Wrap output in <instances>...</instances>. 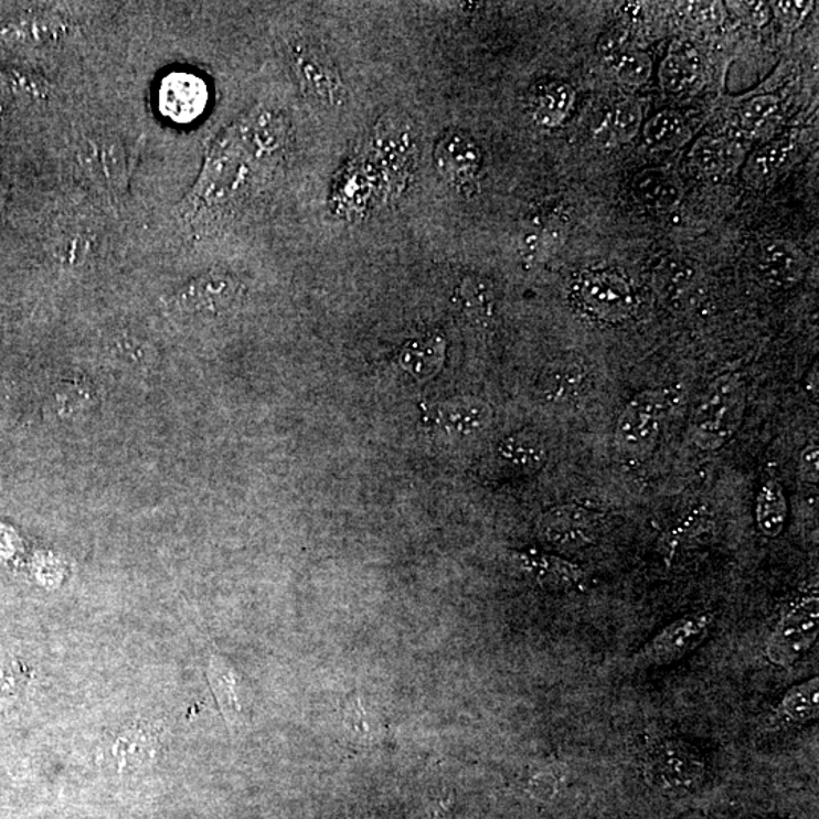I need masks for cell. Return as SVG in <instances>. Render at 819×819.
<instances>
[{
    "mask_svg": "<svg viewBox=\"0 0 819 819\" xmlns=\"http://www.w3.org/2000/svg\"><path fill=\"white\" fill-rule=\"evenodd\" d=\"M591 379L585 363L577 359L559 360L542 371L538 381L539 395L550 404H570L582 398Z\"/></svg>",
    "mask_w": 819,
    "mask_h": 819,
    "instance_id": "obj_14",
    "label": "cell"
},
{
    "mask_svg": "<svg viewBox=\"0 0 819 819\" xmlns=\"http://www.w3.org/2000/svg\"><path fill=\"white\" fill-rule=\"evenodd\" d=\"M445 359V340L440 336H427L412 340L398 355L401 369L416 380L432 379L439 371Z\"/></svg>",
    "mask_w": 819,
    "mask_h": 819,
    "instance_id": "obj_19",
    "label": "cell"
},
{
    "mask_svg": "<svg viewBox=\"0 0 819 819\" xmlns=\"http://www.w3.org/2000/svg\"><path fill=\"white\" fill-rule=\"evenodd\" d=\"M684 128H687V125H684L683 116L679 111L663 109L644 125L645 143L655 149L671 148V146L679 143V140L683 137Z\"/></svg>",
    "mask_w": 819,
    "mask_h": 819,
    "instance_id": "obj_28",
    "label": "cell"
},
{
    "mask_svg": "<svg viewBox=\"0 0 819 819\" xmlns=\"http://www.w3.org/2000/svg\"><path fill=\"white\" fill-rule=\"evenodd\" d=\"M819 715V679L794 684L785 692L776 709L778 720L793 725L808 724Z\"/></svg>",
    "mask_w": 819,
    "mask_h": 819,
    "instance_id": "obj_20",
    "label": "cell"
},
{
    "mask_svg": "<svg viewBox=\"0 0 819 819\" xmlns=\"http://www.w3.org/2000/svg\"><path fill=\"white\" fill-rule=\"evenodd\" d=\"M163 92H166V108L173 115L184 116L182 120L202 108L206 97L204 84L190 75H173L169 78Z\"/></svg>",
    "mask_w": 819,
    "mask_h": 819,
    "instance_id": "obj_25",
    "label": "cell"
},
{
    "mask_svg": "<svg viewBox=\"0 0 819 819\" xmlns=\"http://www.w3.org/2000/svg\"><path fill=\"white\" fill-rule=\"evenodd\" d=\"M798 474H800L802 482L817 488L819 474V446L817 440L810 442L802 449L800 464H798Z\"/></svg>",
    "mask_w": 819,
    "mask_h": 819,
    "instance_id": "obj_38",
    "label": "cell"
},
{
    "mask_svg": "<svg viewBox=\"0 0 819 819\" xmlns=\"http://www.w3.org/2000/svg\"><path fill=\"white\" fill-rule=\"evenodd\" d=\"M794 153V141L789 137H781L765 145L752 158H749L747 177L752 181H765L768 178L777 176L781 169L788 164L790 156Z\"/></svg>",
    "mask_w": 819,
    "mask_h": 819,
    "instance_id": "obj_27",
    "label": "cell"
},
{
    "mask_svg": "<svg viewBox=\"0 0 819 819\" xmlns=\"http://www.w3.org/2000/svg\"><path fill=\"white\" fill-rule=\"evenodd\" d=\"M747 392L736 374L717 376L709 384L692 416V442L703 451H716L732 440L744 421Z\"/></svg>",
    "mask_w": 819,
    "mask_h": 819,
    "instance_id": "obj_1",
    "label": "cell"
},
{
    "mask_svg": "<svg viewBox=\"0 0 819 819\" xmlns=\"http://www.w3.org/2000/svg\"><path fill=\"white\" fill-rule=\"evenodd\" d=\"M458 302L466 318L476 326H488L497 311V296L492 283L486 278L470 275L458 287Z\"/></svg>",
    "mask_w": 819,
    "mask_h": 819,
    "instance_id": "obj_22",
    "label": "cell"
},
{
    "mask_svg": "<svg viewBox=\"0 0 819 819\" xmlns=\"http://www.w3.org/2000/svg\"><path fill=\"white\" fill-rule=\"evenodd\" d=\"M602 517L585 506L555 507L539 522L542 539L559 550L574 551L591 545L597 539Z\"/></svg>",
    "mask_w": 819,
    "mask_h": 819,
    "instance_id": "obj_9",
    "label": "cell"
},
{
    "mask_svg": "<svg viewBox=\"0 0 819 819\" xmlns=\"http://www.w3.org/2000/svg\"><path fill=\"white\" fill-rule=\"evenodd\" d=\"M645 776L664 794L692 793L708 777V761L695 745L683 740H667L648 754Z\"/></svg>",
    "mask_w": 819,
    "mask_h": 819,
    "instance_id": "obj_2",
    "label": "cell"
},
{
    "mask_svg": "<svg viewBox=\"0 0 819 819\" xmlns=\"http://www.w3.org/2000/svg\"><path fill=\"white\" fill-rule=\"evenodd\" d=\"M703 61L691 42H677L669 49L659 68L660 84L672 96L691 93L701 79Z\"/></svg>",
    "mask_w": 819,
    "mask_h": 819,
    "instance_id": "obj_16",
    "label": "cell"
},
{
    "mask_svg": "<svg viewBox=\"0 0 819 819\" xmlns=\"http://www.w3.org/2000/svg\"><path fill=\"white\" fill-rule=\"evenodd\" d=\"M806 267L808 262L805 254L793 243L784 241L764 243L754 257L757 277L774 289L796 286L805 277Z\"/></svg>",
    "mask_w": 819,
    "mask_h": 819,
    "instance_id": "obj_12",
    "label": "cell"
},
{
    "mask_svg": "<svg viewBox=\"0 0 819 819\" xmlns=\"http://www.w3.org/2000/svg\"><path fill=\"white\" fill-rule=\"evenodd\" d=\"M0 93L28 103H42L51 95V85L34 72L6 68L0 71Z\"/></svg>",
    "mask_w": 819,
    "mask_h": 819,
    "instance_id": "obj_26",
    "label": "cell"
},
{
    "mask_svg": "<svg viewBox=\"0 0 819 819\" xmlns=\"http://www.w3.org/2000/svg\"><path fill=\"white\" fill-rule=\"evenodd\" d=\"M3 205H6V198H3L2 189H0V214H2Z\"/></svg>",
    "mask_w": 819,
    "mask_h": 819,
    "instance_id": "obj_42",
    "label": "cell"
},
{
    "mask_svg": "<svg viewBox=\"0 0 819 819\" xmlns=\"http://www.w3.org/2000/svg\"><path fill=\"white\" fill-rule=\"evenodd\" d=\"M575 92L563 81H542L530 92V111L538 125L543 128L559 127L570 115Z\"/></svg>",
    "mask_w": 819,
    "mask_h": 819,
    "instance_id": "obj_17",
    "label": "cell"
},
{
    "mask_svg": "<svg viewBox=\"0 0 819 819\" xmlns=\"http://www.w3.org/2000/svg\"><path fill=\"white\" fill-rule=\"evenodd\" d=\"M780 100L774 95H761L747 100L740 109V125L744 131L754 132L776 115Z\"/></svg>",
    "mask_w": 819,
    "mask_h": 819,
    "instance_id": "obj_33",
    "label": "cell"
},
{
    "mask_svg": "<svg viewBox=\"0 0 819 819\" xmlns=\"http://www.w3.org/2000/svg\"><path fill=\"white\" fill-rule=\"evenodd\" d=\"M656 286L669 301H680L692 290L693 269L679 259H669L657 272Z\"/></svg>",
    "mask_w": 819,
    "mask_h": 819,
    "instance_id": "obj_29",
    "label": "cell"
},
{
    "mask_svg": "<svg viewBox=\"0 0 819 819\" xmlns=\"http://www.w3.org/2000/svg\"><path fill=\"white\" fill-rule=\"evenodd\" d=\"M518 565L539 585L553 591H582L586 585V574L577 563L559 555L529 551L517 554Z\"/></svg>",
    "mask_w": 819,
    "mask_h": 819,
    "instance_id": "obj_13",
    "label": "cell"
},
{
    "mask_svg": "<svg viewBox=\"0 0 819 819\" xmlns=\"http://www.w3.org/2000/svg\"><path fill=\"white\" fill-rule=\"evenodd\" d=\"M498 456L512 468L531 472L545 464L546 448L538 433L518 432L501 442Z\"/></svg>",
    "mask_w": 819,
    "mask_h": 819,
    "instance_id": "obj_23",
    "label": "cell"
},
{
    "mask_svg": "<svg viewBox=\"0 0 819 819\" xmlns=\"http://www.w3.org/2000/svg\"><path fill=\"white\" fill-rule=\"evenodd\" d=\"M774 12L786 26H797L802 19L812 10V2H776L773 3Z\"/></svg>",
    "mask_w": 819,
    "mask_h": 819,
    "instance_id": "obj_39",
    "label": "cell"
},
{
    "mask_svg": "<svg viewBox=\"0 0 819 819\" xmlns=\"http://www.w3.org/2000/svg\"><path fill=\"white\" fill-rule=\"evenodd\" d=\"M631 194L639 204L655 210H671L679 205L681 188L667 169H645L631 182Z\"/></svg>",
    "mask_w": 819,
    "mask_h": 819,
    "instance_id": "obj_18",
    "label": "cell"
},
{
    "mask_svg": "<svg viewBox=\"0 0 819 819\" xmlns=\"http://www.w3.org/2000/svg\"><path fill=\"white\" fill-rule=\"evenodd\" d=\"M663 395L645 391L626 405L616 422L615 446L631 461L644 460L655 451L662 428Z\"/></svg>",
    "mask_w": 819,
    "mask_h": 819,
    "instance_id": "obj_5",
    "label": "cell"
},
{
    "mask_svg": "<svg viewBox=\"0 0 819 819\" xmlns=\"http://www.w3.org/2000/svg\"><path fill=\"white\" fill-rule=\"evenodd\" d=\"M819 635V598L805 595L790 606L766 642V657L776 667L796 664L817 642Z\"/></svg>",
    "mask_w": 819,
    "mask_h": 819,
    "instance_id": "obj_4",
    "label": "cell"
},
{
    "mask_svg": "<svg viewBox=\"0 0 819 819\" xmlns=\"http://www.w3.org/2000/svg\"><path fill=\"white\" fill-rule=\"evenodd\" d=\"M67 23L54 14H28L8 20L0 26V40L22 47H43L66 36Z\"/></svg>",
    "mask_w": 819,
    "mask_h": 819,
    "instance_id": "obj_15",
    "label": "cell"
},
{
    "mask_svg": "<svg viewBox=\"0 0 819 819\" xmlns=\"http://www.w3.org/2000/svg\"><path fill=\"white\" fill-rule=\"evenodd\" d=\"M631 34L627 28L616 26L614 30L606 31L599 36L597 44L598 55L607 63L615 64V61L630 51Z\"/></svg>",
    "mask_w": 819,
    "mask_h": 819,
    "instance_id": "obj_34",
    "label": "cell"
},
{
    "mask_svg": "<svg viewBox=\"0 0 819 819\" xmlns=\"http://www.w3.org/2000/svg\"><path fill=\"white\" fill-rule=\"evenodd\" d=\"M735 143L721 137H703L693 146L692 163L705 177H720L735 164Z\"/></svg>",
    "mask_w": 819,
    "mask_h": 819,
    "instance_id": "obj_24",
    "label": "cell"
},
{
    "mask_svg": "<svg viewBox=\"0 0 819 819\" xmlns=\"http://www.w3.org/2000/svg\"><path fill=\"white\" fill-rule=\"evenodd\" d=\"M344 725L348 732L359 740H371L374 735V727L359 701H348L344 705Z\"/></svg>",
    "mask_w": 819,
    "mask_h": 819,
    "instance_id": "obj_36",
    "label": "cell"
},
{
    "mask_svg": "<svg viewBox=\"0 0 819 819\" xmlns=\"http://www.w3.org/2000/svg\"><path fill=\"white\" fill-rule=\"evenodd\" d=\"M211 684L216 689L217 699L226 715L234 721L242 717V699L238 693V680L234 672L223 664L211 663Z\"/></svg>",
    "mask_w": 819,
    "mask_h": 819,
    "instance_id": "obj_30",
    "label": "cell"
},
{
    "mask_svg": "<svg viewBox=\"0 0 819 819\" xmlns=\"http://www.w3.org/2000/svg\"><path fill=\"white\" fill-rule=\"evenodd\" d=\"M26 684L23 668L18 662H0V705L18 699Z\"/></svg>",
    "mask_w": 819,
    "mask_h": 819,
    "instance_id": "obj_35",
    "label": "cell"
},
{
    "mask_svg": "<svg viewBox=\"0 0 819 819\" xmlns=\"http://www.w3.org/2000/svg\"><path fill=\"white\" fill-rule=\"evenodd\" d=\"M291 61L311 100L327 108H339L347 103V87L338 68L319 44L299 40L291 46Z\"/></svg>",
    "mask_w": 819,
    "mask_h": 819,
    "instance_id": "obj_7",
    "label": "cell"
},
{
    "mask_svg": "<svg viewBox=\"0 0 819 819\" xmlns=\"http://www.w3.org/2000/svg\"><path fill=\"white\" fill-rule=\"evenodd\" d=\"M492 422V408L480 400H457L424 408V424L453 436H474Z\"/></svg>",
    "mask_w": 819,
    "mask_h": 819,
    "instance_id": "obj_11",
    "label": "cell"
},
{
    "mask_svg": "<svg viewBox=\"0 0 819 819\" xmlns=\"http://www.w3.org/2000/svg\"><path fill=\"white\" fill-rule=\"evenodd\" d=\"M614 67L620 84L628 88H638L651 78L652 61L645 52L630 49L615 61Z\"/></svg>",
    "mask_w": 819,
    "mask_h": 819,
    "instance_id": "obj_31",
    "label": "cell"
},
{
    "mask_svg": "<svg viewBox=\"0 0 819 819\" xmlns=\"http://www.w3.org/2000/svg\"><path fill=\"white\" fill-rule=\"evenodd\" d=\"M91 249L92 242L91 238H88V235L72 234L67 235V237L60 243L59 254L60 257L66 262V265H79V263L91 254Z\"/></svg>",
    "mask_w": 819,
    "mask_h": 819,
    "instance_id": "obj_37",
    "label": "cell"
},
{
    "mask_svg": "<svg viewBox=\"0 0 819 819\" xmlns=\"http://www.w3.org/2000/svg\"><path fill=\"white\" fill-rule=\"evenodd\" d=\"M715 615L711 611H693L669 624L655 638L648 640L630 660L632 669L667 667L679 662L711 635Z\"/></svg>",
    "mask_w": 819,
    "mask_h": 819,
    "instance_id": "obj_3",
    "label": "cell"
},
{
    "mask_svg": "<svg viewBox=\"0 0 819 819\" xmlns=\"http://www.w3.org/2000/svg\"><path fill=\"white\" fill-rule=\"evenodd\" d=\"M243 284L234 275L211 270L192 279L170 298V307L184 316L216 318L241 304Z\"/></svg>",
    "mask_w": 819,
    "mask_h": 819,
    "instance_id": "obj_6",
    "label": "cell"
},
{
    "mask_svg": "<svg viewBox=\"0 0 819 819\" xmlns=\"http://www.w3.org/2000/svg\"><path fill=\"white\" fill-rule=\"evenodd\" d=\"M693 18L701 23H717L723 18L720 3H696L693 6Z\"/></svg>",
    "mask_w": 819,
    "mask_h": 819,
    "instance_id": "obj_40",
    "label": "cell"
},
{
    "mask_svg": "<svg viewBox=\"0 0 819 819\" xmlns=\"http://www.w3.org/2000/svg\"><path fill=\"white\" fill-rule=\"evenodd\" d=\"M577 295L586 310L607 322L630 318L636 308L631 284L614 272L597 270L586 274L579 279Z\"/></svg>",
    "mask_w": 819,
    "mask_h": 819,
    "instance_id": "obj_8",
    "label": "cell"
},
{
    "mask_svg": "<svg viewBox=\"0 0 819 819\" xmlns=\"http://www.w3.org/2000/svg\"><path fill=\"white\" fill-rule=\"evenodd\" d=\"M644 124L642 107L632 99L623 100L616 105L614 116H611V131L616 139L627 143L638 136Z\"/></svg>",
    "mask_w": 819,
    "mask_h": 819,
    "instance_id": "obj_32",
    "label": "cell"
},
{
    "mask_svg": "<svg viewBox=\"0 0 819 819\" xmlns=\"http://www.w3.org/2000/svg\"><path fill=\"white\" fill-rule=\"evenodd\" d=\"M769 11H772V8L766 6V3H749V12H752L749 18H752L753 22L759 24L768 22Z\"/></svg>",
    "mask_w": 819,
    "mask_h": 819,
    "instance_id": "obj_41",
    "label": "cell"
},
{
    "mask_svg": "<svg viewBox=\"0 0 819 819\" xmlns=\"http://www.w3.org/2000/svg\"><path fill=\"white\" fill-rule=\"evenodd\" d=\"M437 169L454 188L472 194L477 190V173L481 163V151L476 141L461 132L446 134L434 151Z\"/></svg>",
    "mask_w": 819,
    "mask_h": 819,
    "instance_id": "obj_10",
    "label": "cell"
},
{
    "mask_svg": "<svg viewBox=\"0 0 819 819\" xmlns=\"http://www.w3.org/2000/svg\"><path fill=\"white\" fill-rule=\"evenodd\" d=\"M788 500L780 482H764L756 500V522L761 533L769 539L780 536L788 524Z\"/></svg>",
    "mask_w": 819,
    "mask_h": 819,
    "instance_id": "obj_21",
    "label": "cell"
}]
</instances>
